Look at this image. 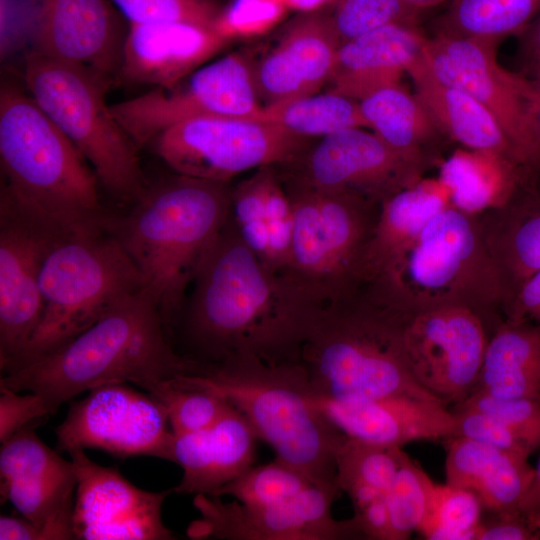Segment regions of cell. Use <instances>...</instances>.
Masks as SVG:
<instances>
[{
  "mask_svg": "<svg viewBox=\"0 0 540 540\" xmlns=\"http://www.w3.org/2000/svg\"><path fill=\"white\" fill-rule=\"evenodd\" d=\"M324 308L265 267L229 217L181 312L185 357L200 365L236 359L300 362Z\"/></svg>",
  "mask_w": 540,
  "mask_h": 540,
  "instance_id": "6da1fadb",
  "label": "cell"
},
{
  "mask_svg": "<svg viewBox=\"0 0 540 540\" xmlns=\"http://www.w3.org/2000/svg\"><path fill=\"white\" fill-rule=\"evenodd\" d=\"M3 202L58 240L111 233L116 215L101 203L87 159L28 92H0Z\"/></svg>",
  "mask_w": 540,
  "mask_h": 540,
  "instance_id": "7a4b0ae2",
  "label": "cell"
},
{
  "mask_svg": "<svg viewBox=\"0 0 540 540\" xmlns=\"http://www.w3.org/2000/svg\"><path fill=\"white\" fill-rule=\"evenodd\" d=\"M169 337L160 309L142 289L65 345L1 375L0 386L39 394L51 415L76 395L106 384H135L151 393L198 367Z\"/></svg>",
  "mask_w": 540,
  "mask_h": 540,
  "instance_id": "3957f363",
  "label": "cell"
},
{
  "mask_svg": "<svg viewBox=\"0 0 540 540\" xmlns=\"http://www.w3.org/2000/svg\"><path fill=\"white\" fill-rule=\"evenodd\" d=\"M229 182L175 173L147 187L113 234L136 265L170 334L186 291L230 217Z\"/></svg>",
  "mask_w": 540,
  "mask_h": 540,
  "instance_id": "277c9868",
  "label": "cell"
},
{
  "mask_svg": "<svg viewBox=\"0 0 540 540\" xmlns=\"http://www.w3.org/2000/svg\"><path fill=\"white\" fill-rule=\"evenodd\" d=\"M230 402L249 421L275 458L316 480L336 484V456L345 435L313 401L300 362L270 364L236 359L198 366L177 376ZM338 486V485H337Z\"/></svg>",
  "mask_w": 540,
  "mask_h": 540,
  "instance_id": "5b68a950",
  "label": "cell"
},
{
  "mask_svg": "<svg viewBox=\"0 0 540 540\" xmlns=\"http://www.w3.org/2000/svg\"><path fill=\"white\" fill-rule=\"evenodd\" d=\"M408 317L361 293L326 306L300 356L314 393L342 401H439L410 370L403 342Z\"/></svg>",
  "mask_w": 540,
  "mask_h": 540,
  "instance_id": "8992f818",
  "label": "cell"
},
{
  "mask_svg": "<svg viewBox=\"0 0 540 540\" xmlns=\"http://www.w3.org/2000/svg\"><path fill=\"white\" fill-rule=\"evenodd\" d=\"M361 292L408 316L436 307L464 306L484 318L506 302L479 222L451 205L436 214Z\"/></svg>",
  "mask_w": 540,
  "mask_h": 540,
  "instance_id": "52a82bcc",
  "label": "cell"
},
{
  "mask_svg": "<svg viewBox=\"0 0 540 540\" xmlns=\"http://www.w3.org/2000/svg\"><path fill=\"white\" fill-rule=\"evenodd\" d=\"M39 286L41 319L25 349L1 375L65 345L143 289L136 265L111 233L57 242L45 258Z\"/></svg>",
  "mask_w": 540,
  "mask_h": 540,
  "instance_id": "ba28073f",
  "label": "cell"
},
{
  "mask_svg": "<svg viewBox=\"0 0 540 540\" xmlns=\"http://www.w3.org/2000/svg\"><path fill=\"white\" fill-rule=\"evenodd\" d=\"M27 92L71 140L118 201L133 204L148 184L140 150L114 117L105 94L109 84L90 70L31 50L25 57Z\"/></svg>",
  "mask_w": 540,
  "mask_h": 540,
  "instance_id": "9c48e42d",
  "label": "cell"
},
{
  "mask_svg": "<svg viewBox=\"0 0 540 540\" xmlns=\"http://www.w3.org/2000/svg\"><path fill=\"white\" fill-rule=\"evenodd\" d=\"M284 188L292 204L293 233L281 274L325 307L356 295L381 202Z\"/></svg>",
  "mask_w": 540,
  "mask_h": 540,
  "instance_id": "30bf717a",
  "label": "cell"
},
{
  "mask_svg": "<svg viewBox=\"0 0 540 540\" xmlns=\"http://www.w3.org/2000/svg\"><path fill=\"white\" fill-rule=\"evenodd\" d=\"M255 54L241 49L201 66L179 82L110 105L142 148L166 128L198 117L257 119L263 105L254 75Z\"/></svg>",
  "mask_w": 540,
  "mask_h": 540,
  "instance_id": "8fae6325",
  "label": "cell"
},
{
  "mask_svg": "<svg viewBox=\"0 0 540 540\" xmlns=\"http://www.w3.org/2000/svg\"><path fill=\"white\" fill-rule=\"evenodd\" d=\"M311 140L257 119L198 117L166 128L150 145L175 173L229 182L248 170L290 162Z\"/></svg>",
  "mask_w": 540,
  "mask_h": 540,
  "instance_id": "7c38bea8",
  "label": "cell"
},
{
  "mask_svg": "<svg viewBox=\"0 0 540 540\" xmlns=\"http://www.w3.org/2000/svg\"><path fill=\"white\" fill-rule=\"evenodd\" d=\"M427 165L397 152L374 132L349 128L311 142L276 169L284 187L382 202L418 182Z\"/></svg>",
  "mask_w": 540,
  "mask_h": 540,
  "instance_id": "4fadbf2b",
  "label": "cell"
},
{
  "mask_svg": "<svg viewBox=\"0 0 540 540\" xmlns=\"http://www.w3.org/2000/svg\"><path fill=\"white\" fill-rule=\"evenodd\" d=\"M57 451L97 449L117 458L152 456L173 462L167 412L151 394L111 383L71 404L56 429Z\"/></svg>",
  "mask_w": 540,
  "mask_h": 540,
  "instance_id": "5bb4252c",
  "label": "cell"
},
{
  "mask_svg": "<svg viewBox=\"0 0 540 540\" xmlns=\"http://www.w3.org/2000/svg\"><path fill=\"white\" fill-rule=\"evenodd\" d=\"M498 43L493 39L435 34L427 38L422 55L438 79L480 102L499 122L528 165L537 169L540 154L529 121L530 103L537 91L528 78L499 65Z\"/></svg>",
  "mask_w": 540,
  "mask_h": 540,
  "instance_id": "9a60e30c",
  "label": "cell"
},
{
  "mask_svg": "<svg viewBox=\"0 0 540 540\" xmlns=\"http://www.w3.org/2000/svg\"><path fill=\"white\" fill-rule=\"evenodd\" d=\"M336 484L318 482L290 501L249 505L237 500L194 495L200 518L187 535L192 539L346 540L363 539L355 519L337 520L332 505L340 493Z\"/></svg>",
  "mask_w": 540,
  "mask_h": 540,
  "instance_id": "2e32d148",
  "label": "cell"
},
{
  "mask_svg": "<svg viewBox=\"0 0 540 540\" xmlns=\"http://www.w3.org/2000/svg\"><path fill=\"white\" fill-rule=\"evenodd\" d=\"M489 338L484 318L464 306H442L408 317L403 342L416 381L441 403L458 404L473 391Z\"/></svg>",
  "mask_w": 540,
  "mask_h": 540,
  "instance_id": "e0dca14e",
  "label": "cell"
},
{
  "mask_svg": "<svg viewBox=\"0 0 540 540\" xmlns=\"http://www.w3.org/2000/svg\"><path fill=\"white\" fill-rule=\"evenodd\" d=\"M77 485L72 512L75 539L172 540L161 510L173 488L161 492L142 490L114 467L92 461L84 450L69 453Z\"/></svg>",
  "mask_w": 540,
  "mask_h": 540,
  "instance_id": "ac0fdd59",
  "label": "cell"
},
{
  "mask_svg": "<svg viewBox=\"0 0 540 540\" xmlns=\"http://www.w3.org/2000/svg\"><path fill=\"white\" fill-rule=\"evenodd\" d=\"M1 499L10 501L39 526L43 540L75 539L73 496L77 479L72 461L63 459L28 425L2 443Z\"/></svg>",
  "mask_w": 540,
  "mask_h": 540,
  "instance_id": "d6986e66",
  "label": "cell"
},
{
  "mask_svg": "<svg viewBox=\"0 0 540 540\" xmlns=\"http://www.w3.org/2000/svg\"><path fill=\"white\" fill-rule=\"evenodd\" d=\"M111 0H38L35 50L116 83L129 24Z\"/></svg>",
  "mask_w": 540,
  "mask_h": 540,
  "instance_id": "ffe728a7",
  "label": "cell"
},
{
  "mask_svg": "<svg viewBox=\"0 0 540 540\" xmlns=\"http://www.w3.org/2000/svg\"><path fill=\"white\" fill-rule=\"evenodd\" d=\"M59 241L0 202V370L25 349L43 312L39 278Z\"/></svg>",
  "mask_w": 540,
  "mask_h": 540,
  "instance_id": "44dd1931",
  "label": "cell"
},
{
  "mask_svg": "<svg viewBox=\"0 0 540 540\" xmlns=\"http://www.w3.org/2000/svg\"><path fill=\"white\" fill-rule=\"evenodd\" d=\"M341 41L330 10L297 13L259 57L254 75L263 106L320 92Z\"/></svg>",
  "mask_w": 540,
  "mask_h": 540,
  "instance_id": "7402d4cb",
  "label": "cell"
},
{
  "mask_svg": "<svg viewBox=\"0 0 540 540\" xmlns=\"http://www.w3.org/2000/svg\"><path fill=\"white\" fill-rule=\"evenodd\" d=\"M315 405L347 437L401 447L458 434V419L439 401L411 396L342 401L313 395Z\"/></svg>",
  "mask_w": 540,
  "mask_h": 540,
  "instance_id": "603a6c76",
  "label": "cell"
},
{
  "mask_svg": "<svg viewBox=\"0 0 540 540\" xmlns=\"http://www.w3.org/2000/svg\"><path fill=\"white\" fill-rule=\"evenodd\" d=\"M230 43L215 27L200 24H129L116 83L171 86Z\"/></svg>",
  "mask_w": 540,
  "mask_h": 540,
  "instance_id": "cb8c5ba5",
  "label": "cell"
},
{
  "mask_svg": "<svg viewBox=\"0 0 540 540\" xmlns=\"http://www.w3.org/2000/svg\"><path fill=\"white\" fill-rule=\"evenodd\" d=\"M257 440L249 421L231 403L210 427L174 435L173 462L183 475L173 492L217 496L254 466Z\"/></svg>",
  "mask_w": 540,
  "mask_h": 540,
  "instance_id": "d4e9b609",
  "label": "cell"
},
{
  "mask_svg": "<svg viewBox=\"0 0 540 540\" xmlns=\"http://www.w3.org/2000/svg\"><path fill=\"white\" fill-rule=\"evenodd\" d=\"M426 40L419 26L389 25L341 43L327 91L361 101L399 84Z\"/></svg>",
  "mask_w": 540,
  "mask_h": 540,
  "instance_id": "484cf974",
  "label": "cell"
},
{
  "mask_svg": "<svg viewBox=\"0 0 540 540\" xmlns=\"http://www.w3.org/2000/svg\"><path fill=\"white\" fill-rule=\"evenodd\" d=\"M406 73L416 97L445 136L474 152L532 169L495 117L469 93L438 79L422 54Z\"/></svg>",
  "mask_w": 540,
  "mask_h": 540,
  "instance_id": "4316f807",
  "label": "cell"
},
{
  "mask_svg": "<svg viewBox=\"0 0 540 540\" xmlns=\"http://www.w3.org/2000/svg\"><path fill=\"white\" fill-rule=\"evenodd\" d=\"M230 217L262 264L281 274L291 248L293 209L275 166L257 168L231 187Z\"/></svg>",
  "mask_w": 540,
  "mask_h": 540,
  "instance_id": "83f0119b",
  "label": "cell"
},
{
  "mask_svg": "<svg viewBox=\"0 0 540 540\" xmlns=\"http://www.w3.org/2000/svg\"><path fill=\"white\" fill-rule=\"evenodd\" d=\"M443 442L447 484L473 493L492 515H519L535 471L529 457L458 435Z\"/></svg>",
  "mask_w": 540,
  "mask_h": 540,
  "instance_id": "f1b7e54d",
  "label": "cell"
},
{
  "mask_svg": "<svg viewBox=\"0 0 540 540\" xmlns=\"http://www.w3.org/2000/svg\"><path fill=\"white\" fill-rule=\"evenodd\" d=\"M493 213L496 225L481 228L507 302L524 280L540 270V168L530 170L511 199Z\"/></svg>",
  "mask_w": 540,
  "mask_h": 540,
  "instance_id": "f546056e",
  "label": "cell"
},
{
  "mask_svg": "<svg viewBox=\"0 0 540 540\" xmlns=\"http://www.w3.org/2000/svg\"><path fill=\"white\" fill-rule=\"evenodd\" d=\"M474 392L540 400V325L507 319L496 328Z\"/></svg>",
  "mask_w": 540,
  "mask_h": 540,
  "instance_id": "4dcf8cb0",
  "label": "cell"
},
{
  "mask_svg": "<svg viewBox=\"0 0 540 540\" xmlns=\"http://www.w3.org/2000/svg\"><path fill=\"white\" fill-rule=\"evenodd\" d=\"M449 205L442 183L420 180L385 198L366 255L362 286L403 253L427 223Z\"/></svg>",
  "mask_w": 540,
  "mask_h": 540,
  "instance_id": "1f68e13d",
  "label": "cell"
},
{
  "mask_svg": "<svg viewBox=\"0 0 540 540\" xmlns=\"http://www.w3.org/2000/svg\"><path fill=\"white\" fill-rule=\"evenodd\" d=\"M359 104L368 128L388 146L426 164L432 161L435 146L445 135L401 83L382 88Z\"/></svg>",
  "mask_w": 540,
  "mask_h": 540,
  "instance_id": "d6a6232c",
  "label": "cell"
},
{
  "mask_svg": "<svg viewBox=\"0 0 540 540\" xmlns=\"http://www.w3.org/2000/svg\"><path fill=\"white\" fill-rule=\"evenodd\" d=\"M404 453L401 447L345 437L336 456V482L350 498L354 513L386 497Z\"/></svg>",
  "mask_w": 540,
  "mask_h": 540,
  "instance_id": "836d02e7",
  "label": "cell"
},
{
  "mask_svg": "<svg viewBox=\"0 0 540 540\" xmlns=\"http://www.w3.org/2000/svg\"><path fill=\"white\" fill-rule=\"evenodd\" d=\"M257 120L306 139L349 128H368L359 101L329 91L263 106Z\"/></svg>",
  "mask_w": 540,
  "mask_h": 540,
  "instance_id": "e575fe53",
  "label": "cell"
},
{
  "mask_svg": "<svg viewBox=\"0 0 540 540\" xmlns=\"http://www.w3.org/2000/svg\"><path fill=\"white\" fill-rule=\"evenodd\" d=\"M540 14V0H451L435 34L500 41L519 35Z\"/></svg>",
  "mask_w": 540,
  "mask_h": 540,
  "instance_id": "d590c367",
  "label": "cell"
},
{
  "mask_svg": "<svg viewBox=\"0 0 540 540\" xmlns=\"http://www.w3.org/2000/svg\"><path fill=\"white\" fill-rule=\"evenodd\" d=\"M482 162L478 158L458 155L448 160L442 169L441 183L448 192L450 205L474 217L503 207L520 185L495 182L489 174L501 166L515 165L498 162L486 169Z\"/></svg>",
  "mask_w": 540,
  "mask_h": 540,
  "instance_id": "8d00e7d4",
  "label": "cell"
},
{
  "mask_svg": "<svg viewBox=\"0 0 540 540\" xmlns=\"http://www.w3.org/2000/svg\"><path fill=\"white\" fill-rule=\"evenodd\" d=\"M483 508L468 490L432 480L417 531L428 540H474Z\"/></svg>",
  "mask_w": 540,
  "mask_h": 540,
  "instance_id": "74e56055",
  "label": "cell"
},
{
  "mask_svg": "<svg viewBox=\"0 0 540 540\" xmlns=\"http://www.w3.org/2000/svg\"><path fill=\"white\" fill-rule=\"evenodd\" d=\"M318 482L322 481L275 458L267 464L253 466L224 486L217 497L228 495L249 505L276 504L297 498Z\"/></svg>",
  "mask_w": 540,
  "mask_h": 540,
  "instance_id": "f35d334b",
  "label": "cell"
},
{
  "mask_svg": "<svg viewBox=\"0 0 540 540\" xmlns=\"http://www.w3.org/2000/svg\"><path fill=\"white\" fill-rule=\"evenodd\" d=\"M151 394L165 408L174 435L210 427L230 403L219 394L182 382L178 377L160 384Z\"/></svg>",
  "mask_w": 540,
  "mask_h": 540,
  "instance_id": "ab89813d",
  "label": "cell"
},
{
  "mask_svg": "<svg viewBox=\"0 0 540 540\" xmlns=\"http://www.w3.org/2000/svg\"><path fill=\"white\" fill-rule=\"evenodd\" d=\"M426 12L404 0H336L330 10L341 43L389 25L419 26Z\"/></svg>",
  "mask_w": 540,
  "mask_h": 540,
  "instance_id": "60d3db41",
  "label": "cell"
},
{
  "mask_svg": "<svg viewBox=\"0 0 540 540\" xmlns=\"http://www.w3.org/2000/svg\"><path fill=\"white\" fill-rule=\"evenodd\" d=\"M432 479L404 453L386 494L393 540H406L417 531L426 509Z\"/></svg>",
  "mask_w": 540,
  "mask_h": 540,
  "instance_id": "b9f144b4",
  "label": "cell"
},
{
  "mask_svg": "<svg viewBox=\"0 0 540 540\" xmlns=\"http://www.w3.org/2000/svg\"><path fill=\"white\" fill-rule=\"evenodd\" d=\"M129 24L187 22L215 27L219 0H111Z\"/></svg>",
  "mask_w": 540,
  "mask_h": 540,
  "instance_id": "7bdbcfd3",
  "label": "cell"
},
{
  "mask_svg": "<svg viewBox=\"0 0 540 540\" xmlns=\"http://www.w3.org/2000/svg\"><path fill=\"white\" fill-rule=\"evenodd\" d=\"M290 11L285 0H230L215 29L229 42L253 39L276 28Z\"/></svg>",
  "mask_w": 540,
  "mask_h": 540,
  "instance_id": "ee69618b",
  "label": "cell"
},
{
  "mask_svg": "<svg viewBox=\"0 0 540 540\" xmlns=\"http://www.w3.org/2000/svg\"><path fill=\"white\" fill-rule=\"evenodd\" d=\"M455 407L474 409L497 417L514 429L534 451L540 448V400L499 398L474 392Z\"/></svg>",
  "mask_w": 540,
  "mask_h": 540,
  "instance_id": "f6af8a7d",
  "label": "cell"
},
{
  "mask_svg": "<svg viewBox=\"0 0 540 540\" xmlns=\"http://www.w3.org/2000/svg\"><path fill=\"white\" fill-rule=\"evenodd\" d=\"M458 419V436L529 457L532 447L508 424L490 414L455 407Z\"/></svg>",
  "mask_w": 540,
  "mask_h": 540,
  "instance_id": "bcb514c9",
  "label": "cell"
},
{
  "mask_svg": "<svg viewBox=\"0 0 540 540\" xmlns=\"http://www.w3.org/2000/svg\"><path fill=\"white\" fill-rule=\"evenodd\" d=\"M20 392L0 386V441L11 438L20 429L51 415L42 397L33 392Z\"/></svg>",
  "mask_w": 540,
  "mask_h": 540,
  "instance_id": "7dc6e473",
  "label": "cell"
},
{
  "mask_svg": "<svg viewBox=\"0 0 540 540\" xmlns=\"http://www.w3.org/2000/svg\"><path fill=\"white\" fill-rule=\"evenodd\" d=\"M510 320H526L540 325V270L524 280L505 304Z\"/></svg>",
  "mask_w": 540,
  "mask_h": 540,
  "instance_id": "c3c4849f",
  "label": "cell"
},
{
  "mask_svg": "<svg viewBox=\"0 0 540 540\" xmlns=\"http://www.w3.org/2000/svg\"><path fill=\"white\" fill-rule=\"evenodd\" d=\"M493 517V520L481 521L474 540H539L520 515H493Z\"/></svg>",
  "mask_w": 540,
  "mask_h": 540,
  "instance_id": "681fc988",
  "label": "cell"
},
{
  "mask_svg": "<svg viewBox=\"0 0 540 540\" xmlns=\"http://www.w3.org/2000/svg\"><path fill=\"white\" fill-rule=\"evenodd\" d=\"M534 476L525 492L518 513L540 540V458Z\"/></svg>",
  "mask_w": 540,
  "mask_h": 540,
  "instance_id": "f907efd6",
  "label": "cell"
},
{
  "mask_svg": "<svg viewBox=\"0 0 540 540\" xmlns=\"http://www.w3.org/2000/svg\"><path fill=\"white\" fill-rule=\"evenodd\" d=\"M518 36L520 60L528 74L540 65V14Z\"/></svg>",
  "mask_w": 540,
  "mask_h": 540,
  "instance_id": "816d5d0a",
  "label": "cell"
},
{
  "mask_svg": "<svg viewBox=\"0 0 540 540\" xmlns=\"http://www.w3.org/2000/svg\"><path fill=\"white\" fill-rule=\"evenodd\" d=\"M1 540H43L41 529L25 517H0Z\"/></svg>",
  "mask_w": 540,
  "mask_h": 540,
  "instance_id": "f5cc1de1",
  "label": "cell"
},
{
  "mask_svg": "<svg viewBox=\"0 0 540 540\" xmlns=\"http://www.w3.org/2000/svg\"><path fill=\"white\" fill-rule=\"evenodd\" d=\"M290 11L297 13H311L331 10L336 0H285Z\"/></svg>",
  "mask_w": 540,
  "mask_h": 540,
  "instance_id": "db71d44e",
  "label": "cell"
},
{
  "mask_svg": "<svg viewBox=\"0 0 540 540\" xmlns=\"http://www.w3.org/2000/svg\"><path fill=\"white\" fill-rule=\"evenodd\" d=\"M529 121L532 134L540 154V94L537 92L529 107Z\"/></svg>",
  "mask_w": 540,
  "mask_h": 540,
  "instance_id": "11a10c76",
  "label": "cell"
},
{
  "mask_svg": "<svg viewBox=\"0 0 540 540\" xmlns=\"http://www.w3.org/2000/svg\"><path fill=\"white\" fill-rule=\"evenodd\" d=\"M416 7H419L424 10H429L438 5L449 3L451 0H404Z\"/></svg>",
  "mask_w": 540,
  "mask_h": 540,
  "instance_id": "9f6ffc18",
  "label": "cell"
},
{
  "mask_svg": "<svg viewBox=\"0 0 540 540\" xmlns=\"http://www.w3.org/2000/svg\"><path fill=\"white\" fill-rule=\"evenodd\" d=\"M526 78L530 80L536 91L540 94V65L528 73Z\"/></svg>",
  "mask_w": 540,
  "mask_h": 540,
  "instance_id": "6f0895ef",
  "label": "cell"
}]
</instances>
